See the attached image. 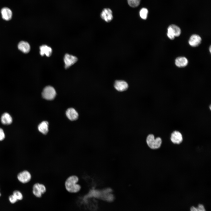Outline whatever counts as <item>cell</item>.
Listing matches in <instances>:
<instances>
[{
	"label": "cell",
	"mask_w": 211,
	"mask_h": 211,
	"mask_svg": "<svg viewBox=\"0 0 211 211\" xmlns=\"http://www.w3.org/2000/svg\"><path fill=\"white\" fill-rule=\"evenodd\" d=\"M79 180V178L75 175H72L68 177L64 183L67 190L72 193L79 192L81 188L80 185L77 183Z\"/></svg>",
	"instance_id": "6da1fadb"
},
{
	"label": "cell",
	"mask_w": 211,
	"mask_h": 211,
	"mask_svg": "<svg viewBox=\"0 0 211 211\" xmlns=\"http://www.w3.org/2000/svg\"><path fill=\"white\" fill-rule=\"evenodd\" d=\"M146 142L147 145L150 148L156 149L161 147L162 143V140L160 137H158L155 138L153 134H150L146 138Z\"/></svg>",
	"instance_id": "7a4b0ae2"
},
{
	"label": "cell",
	"mask_w": 211,
	"mask_h": 211,
	"mask_svg": "<svg viewBox=\"0 0 211 211\" xmlns=\"http://www.w3.org/2000/svg\"><path fill=\"white\" fill-rule=\"evenodd\" d=\"M56 94V91L53 87L51 86H47L43 89L42 96L44 99L51 100L55 98Z\"/></svg>",
	"instance_id": "3957f363"
},
{
	"label": "cell",
	"mask_w": 211,
	"mask_h": 211,
	"mask_svg": "<svg viewBox=\"0 0 211 211\" xmlns=\"http://www.w3.org/2000/svg\"><path fill=\"white\" fill-rule=\"evenodd\" d=\"M46 191L45 186L43 184L39 183L35 184L33 187V193L37 198H40Z\"/></svg>",
	"instance_id": "277c9868"
},
{
	"label": "cell",
	"mask_w": 211,
	"mask_h": 211,
	"mask_svg": "<svg viewBox=\"0 0 211 211\" xmlns=\"http://www.w3.org/2000/svg\"><path fill=\"white\" fill-rule=\"evenodd\" d=\"M64 60V67L66 69L75 63L77 61L78 58L75 56L67 54L65 55Z\"/></svg>",
	"instance_id": "5b68a950"
},
{
	"label": "cell",
	"mask_w": 211,
	"mask_h": 211,
	"mask_svg": "<svg viewBox=\"0 0 211 211\" xmlns=\"http://www.w3.org/2000/svg\"><path fill=\"white\" fill-rule=\"evenodd\" d=\"M170 139L171 142L175 144H181L183 139L182 134L177 130H175L171 133Z\"/></svg>",
	"instance_id": "8992f818"
},
{
	"label": "cell",
	"mask_w": 211,
	"mask_h": 211,
	"mask_svg": "<svg viewBox=\"0 0 211 211\" xmlns=\"http://www.w3.org/2000/svg\"><path fill=\"white\" fill-rule=\"evenodd\" d=\"M31 178L30 173L27 171H24L20 173L17 176L18 180L23 183L28 182L30 181Z\"/></svg>",
	"instance_id": "52a82bcc"
},
{
	"label": "cell",
	"mask_w": 211,
	"mask_h": 211,
	"mask_svg": "<svg viewBox=\"0 0 211 211\" xmlns=\"http://www.w3.org/2000/svg\"><path fill=\"white\" fill-rule=\"evenodd\" d=\"M0 13L2 18L5 21H9L12 18V11L8 7H4L2 8L0 10Z\"/></svg>",
	"instance_id": "ba28073f"
},
{
	"label": "cell",
	"mask_w": 211,
	"mask_h": 211,
	"mask_svg": "<svg viewBox=\"0 0 211 211\" xmlns=\"http://www.w3.org/2000/svg\"><path fill=\"white\" fill-rule=\"evenodd\" d=\"M101 17L105 21L107 22H110L113 18L112 10L108 8L103 9L101 13Z\"/></svg>",
	"instance_id": "9c48e42d"
},
{
	"label": "cell",
	"mask_w": 211,
	"mask_h": 211,
	"mask_svg": "<svg viewBox=\"0 0 211 211\" xmlns=\"http://www.w3.org/2000/svg\"><path fill=\"white\" fill-rule=\"evenodd\" d=\"M114 86L115 89L119 91H125L128 87L127 83L123 80H116Z\"/></svg>",
	"instance_id": "30bf717a"
},
{
	"label": "cell",
	"mask_w": 211,
	"mask_h": 211,
	"mask_svg": "<svg viewBox=\"0 0 211 211\" xmlns=\"http://www.w3.org/2000/svg\"><path fill=\"white\" fill-rule=\"evenodd\" d=\"M202 39L200 37L197 35L194 34L190 37L188 41L190 45L193 47L198 46L201 43Z\"/></svg>",
	"instance_id": "8fae6325"
},
{
	"label": "cell",
	"mask_w": 211,
	"mask_h": 211,
	"mask_svg": "<svg viewBox=\"0 0 211 211\" xmlns=\"http://www.w3.org/2000/svg\"><path fill=\"white\" fill-rule=\"evenodd\" d=\"M66 115L68 118L71 120H76L78 118V114L76 110L73 108H68L66 111Z\"/></svg>",
	"instance_id": "7c38bea8"
},
{
	"label": "cell",
	"mask_w": 211,
	"mask_h": 211,
	"mask_svg": "<svg viewBox=\"0 0 211 211\" xmlns=\"http://www.w3.org/2000/svg\"><path fill=\"white\" fill-rule=\"evenodd\" d=\"M40 55L43 56L45 55L50 57L52 54V50L51 47L46 45H43L40 47Z\"/></svg>",
	"instance_id": "4fadbf2b"
},
{
	"label": "cell",
	"mask_w": 211,
	"mask_h": 211,
	"mask_svg": "<svg viewBox=\"0 0 211 211\" xmlns=\"http://www.w3.org/2000/svg\"><path fill=\"white\" fill-rule=\"evenodd\" d=\"M18 49L24 53H28L30 50V46L29 44L27 42L21 41L18 45Z\"/></svg>",
	"instance_id": "5bb4252c"
},
{
	"label": "cell",
	"mask_w": 211,
	"mask_h": 211,
	"mask_svg": "<svg viewBox=\"0 0 211 211\" xmlns=\"http://www.w3.org/2000/svg\"><path fill=\"white\" fill-rule=\"evenodd\" d=\"M188 61L187 59L183 57H177L175 60L176 65L179 67H183L186 66L188 64Z\"/></svg>",
	"instance_id": "9a60e30c"
},
{
	"label": "cell",
	"mask_w": 211,
	"mask_h": 211,
	"mask_svg": "<svg viewBox=\"0 0 211 211\" xmlns=\"http://www.w3.org/2000/svg\"><path fill=\"white\" fill-rule=\"evenodd\" d=\"M40 132L44 135H46L48 132V123L46 121L42 122L38 126Z\"/></svg>",
	"instance_id": "2e32d148"
},
{
	"label": "cell",
	"mask_w": 211,
	"mask_h": 211,
	"mask_svg": "<svg viewBox=\"0 0 211 211\" xmlns=\"http://www.w3.org/2000/svg\"><path fill=\"white\" fill-rule=\"evenodd\" d=\"M1 121L4 125H9L12 122V117L10 115L7 113H4L1 117Z\"/></svg>",
	"instance_id": "e0dca14e"
},
{
	"label": "cell",
	"mask_w": 211,
	"mask_h": 211,
	"mask_svg": "<svg viewBox=\"0 0 211 211\" xmlns=\"http://www.w3.org/2000/svg\"><path fill=\"white\" fill-rule=\"evenodd\" d=\"M169 27L171 30L175 37L179 36L181 33V30L178 26L174 24L170 25Z\"/></svg>",
	"instance_id": "ac0fdd59"
},
{
	"label": "cell",
	"mask_w": 211,
	"mask_h": 211,
	"mask_svg": "<svg viewBox=\"0 0 211 211\" xmlns=\"http://www.w3.org/2000/svg\"><path fill=\"white\" fill-rule=\"evenodd\" d=\"M148 12V10L147 8H142L140 9L139 12L140 17L143 19H146Z\"/></svg>",
	"instance_id": "d6986e66"
},
{
	"label": "cell",
	"mask_w": 211,
	"mask_h": 211,
	"mask_svg": "<svg viewBox=\"0 0 211 211\" xmlns=\"http://www.w3.org/2000/svg\"><path fill=\"white\" fill-rule=\"evenodd\" d=\"M141 0H127L128 5L130 7L134 8L137 7L140 4Z\"/></svg>",
	"instance_id": "ffe728a7"
},
{
	"label": "cell",
	"mask_w": 211,
	"mask_h": 211,
	"mask_svg": "<svg viewBox=\"0 0 211 211\" xmlns=\"http://www.w3.org/2000/svg\"><path fill=\"white\" fill-rule=\"evenodd\" d=\"M190 211H206L204 206L202 204H199L197 207H192Z\"/></svg>",
	"instance_id": "44dd1931"
},
{
	"label": "cell",
	"mask_w": 211,
	"mask_h": 211,
	"mask_svg": "<svg viewBox=\"0 0 211 211\" xmlns=\"http://www.w3.org/2000/svg\"><path fill=\"white\" fill-rule=\"evenodd\" d=\"M13 194L16 198L18 200H21L23 198V195L22 193L19 191L15 190Z\"/></svg>",
	"instance_id": "7402d4cb"
},
{
	"label": "cell",
	"mask_w": 211,
	"mask_h": 211,
	"mask_svg": "<svg viewBox=\"0 0 211 211\" xmlns=\"http://www.w3.org/2000/svg\"><path fill=\"white\" fill-rule=\"evenodd\" d=\"M167 35L168 37L171 40H173L175 37L171 30L169 27L167 29Z\"/></svg>",
	"instance_id": "603a6c76"
},
{
	"label": "cell",
	"mask_w": 211,
	"mask_h": 211,
	"mask_svg": "<svg viewBox=\"0 0 211 211\" xmlns=\"http://www.w3.org/2000/svg\"><path fill=\"white\" fill-rule=\"evenodd\" d=\"M9 200L10 202L12 204L15 203L18 200L16 198L13 194L10 195L9 196Z\"/></svg>",
	"instance_id": "cb8c5ba5"
},
{
	"label": "cell",
	"mask_w": 211,
	"mask_h": 211,
	"mask_svg": "<svg viewBox=\"0 0 211 211\" xmlns=\"http://www.w3.org/2000/svg\"><path fill=\"white\" fill-rule=\"evenodd\" d=\"M5 138V135L3 130L0 128V141L4 139Z\"/></svg>",
	"instance_id": "d4e9b609"
},
{
	"label": "cell",
	"mask_w": 211,
	"mask_h": 211,
	"mask_svg": "<svg viewBox=\"0 0 211 211\" xmlns=\"http://www.w3.org/2000/svg\"><path fill=\"white\" fill-rule=\"evenodd\" d=\"M210 52H211V47H210Z\"/></svg>",
	"instance_id": "484cf974"
},
{
	"label": "cell",
	"mask_w": 211,
	"mask_h": 211,
	"mask_svg": "<svg viewBox=\"0 0 211 211\" xmlns=\"http://www.w3.org/2000/svg\"><path fill=\"white\" fill-rule=\"evenodd\" d=\"M1 193H0V197L1 196Z\"/></svg>",
	"instance_id": "4316f807"
}]
</instances>
